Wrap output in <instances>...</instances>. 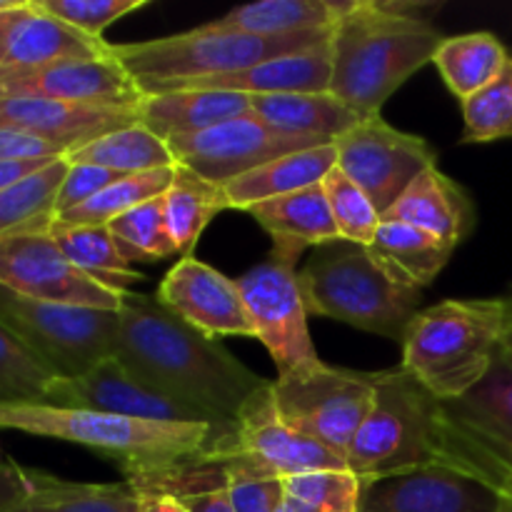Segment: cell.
<instances>
[{
  "instance_id": "obj_27",
  "label": "cell",
  "mask_w": 512,
  "mask_h": 512,
  "mask_svg": "<svg viewBox=\"0 0 512 512\" xmlns=\"http://www.w3.org/2000/svg\"><path fill=\"white\" fill-rule=\"evenodd\" d=\"M335 165H338L335 145H318V148L298 150V153L270 160L223 185L228 208L250 210L265 200L283 198V195L323 183V178Z\"/></svg>"
},
{
  "instance_id": "obj_52",
  "label": "cell",
  "mask_w": 512,
  "mask_h": 512,
  "mask_svg": "<svg viewBox=\"0 0 512 512\" xmlns=\"http://www.w3.org/2000/svg\"><path fill=\"white\" fill-rule=\"evenodd\" d=\"M20 0H0V10H8V8H13V5H18Z\"/></svg>"
},
{
  "instance_id": "obj_38",
  "label": "cell",
  "mask_w": 512,
  "mask_h": 512,
  "mask_svg": "<svg viewBox=\"0 0 512 512\" xmlns=\"http://www.w3.org/2000/svg\"><path fill=\"white\" fill-rule=\"evenodd\" d=\"M55 375L0 323V403H48Z\"/></svg>"
},
{
  "instance_id": "obj_11",
  "label": "cell",
  "mask_w": 512,
  "mask_h": 512,
  "mask_svg": "<svg viewBox=\"0 0 512 512\" xmlns=\"http://www.w3.org/2000/svg\"><path fill=\"white\" fill-rule=\"evenodd\" d=\"M300 255L273 248L260 265L238 278L255 338L268 348L278 378H293L323 365L310 340L308 308L298 283Z\"/></svg>"
},
{
  "instance_id": "obj_53",
  "label": "cell",
  "mask_w": 512,
  "mask_h": 512,
  "mask_svg": "<svg viewBox=\"0 0 512 512\" xmlns=\"http://www.w3.org/2000/svg\"><path fill=\"white\" fill-rule=\"evenodd\" d=\"M500 493H512V480H510V483H508V485H505V488H503V490H500Z\"/></svg>"
},
{
  "instance_id": "obj_50",
  "label": "cell",
  "mask_w": 512,
  "mask_h": 512,
  "mask_svg": "<svg viewBox=\"0 0 512 512\" xmlns=\"http://www.w3.org/2000/svg\"><path fill=\"white\" fill-rule=\"evenodd\" d=\"M500 300H503V305H505V333H503V345L510 350V355H512V283L508 285V290H505V293L500 295Z\"/></svg>"
},
{
  "instance_id": "obj_5",
  "label": "cell",
  "mask_w": 512,
  "mask_h": 512,
  "mask_svg": "<svg viewBox=\"0 0 512 512\" xmlns=\"http://www.w3.org/2000/svg\"><path fill=\"white\" fill-rule=\"evenodd\" d=\"M500 298L443 300L418 310L403 338L400 368L438 400H453L480 383L503 343Z\"/></svg>"
},
{
  "instance_id": "obj_19",
  "label": "cell",
  "mask_w": 512,
  "mask_h": 512,
  "mask_svg": "<svg viewBox=\"0 0 512 512\" xmlns=\"http://www.w3.org/2000/svg\"><path fill=\"white\" fill-rule=\"evenodd\" d=\"M155 298L173 315L200 330L208 338L245 335L255 338L238 280H230L220 270L210 268L193 255L180 258L158 285Z\"/></svg>"
},
{
  "instance_id": "obj_47",
  "label": "cell",
  "mask_w": 512,
  "mask_h": 512,
  "mask_svg": "<svg viewBox=\"0 0 512 512\" xmlns=\"http://www.w3.org/2000/svg\"><path fill=\"white\" fill-rule=\"evenodd\" d=\"M135 493H138V512H190L183 500L170 493H145V490Z\"/></svg>"
},
{
  "instance_id": "obj_15",
  "label": "cell",
  "mask_w": 512,
  "mask_h": 512,
  "mask_svg": "<svg viewBox=\"0 0 512 512\" xmlns=\"http://www.w3.org/2000/svg\"><path fill=\"white\" fill-rule=\"evenodd\" d=\"M233 455L253 460L278 478L320 473V470H348V463L338 453L280 420L275 410L273 380L248 400L235 423L233 438L218 445L220 460Z\"/></svg>"
},
{
  "instance_id": "obj_37",
  "label": "cell",
  "mask_w": 512,
  "mask_h": 512,
  "mask_svg": "<svg viewBox=\"0 0 512 512\" xmlns=\"http://www.w3.org/2000/svg\"><path fill=\"white\" fill-rule=\"evenodd\" d=\"M108 230L130 265L160 263L170 255H178L170 238L168 220H165V195L145 200L138 208L118 215L110 220Z\"/></svg>"
},
{
  "instance_id": "obj_13",
  "label": "cell",
  "mask_w": 512,
  "mask_h": 512,
  "mask_svg": "<svg viewBox=\"0 0 512 512\" xmlns=\"http://www.w3.org/2000/svg\"><path fill=\"white\" fill-rule=\"evenodd\" d=\"M0 285L25 298L110 313H118L123 298V293H113L80 273L58 248L50 230L0 238Z\"/></svg>"
},
{
  "instance_id": "obj_48",
  "label": "cell",
  "mask_w": 512,
  "mask_h": 512,
  "mask_svg": "<svg viewBox=\"0 0 512 512\" xmlns=\"http://www.w3.org/2000/svg\"><path fill=\"white\" fill-rule=\"evenodd\" d=\"M60 160V158H58ZM55 163V160H28V163H0V190L10 188V185L20 183L28 175L38 173L45 165Z\"/></svg>"
},
{
  "instance_id": "obj_3",
  "label": "cell",
  "mask_w": 512,
  "mask_h": 512,
  "mask_svg": "<svg viewBox=\"0 0 512 512\" xmlns=\"http://www.w3.org/2000/svg\"><path fill=\"white\" fill-rule=\"evenodd\" d=\"M0 430H18L93 450L118 465L128 483L173 473L203 455L218 453L220 440H228L210 425L153 423L50 403H0Z\"/></svg>"
},
{
  "instance_id": "obj_29",
  "label": "cell",
  "mask_w": 512,
  "mask_h": 512,
  "mask_svg": "<svg viewBox=\"0 0 512 512\" xmlns=\"http://www.w3.org/2000/svg\"><path fill=\"white\" fill-rule=\"evenodd\" d=\"M508 60L510 53L503 40L488 30L450 35L433 55V65L460 103L493 83Z\"/></svg>"
},
{
  "instance_id": "obj_18",
  "label": "cell",
  "mask_w": 512,
  "mask_h": 512,
  "mask_svg": "<svg viewBox=\"0 0 512 512\" xmlns=\"http://www.w3.org/2000/svg\"><path fill=\"white\" fill-rule=\"evenodd\" d=\"M0 98H48L95 108H138L145 98L115 55L0 73Z\"/></svg>"
},
{
  "instance_id": "obj_54",
  "label": "cell",
  "mask_w": 512,
  "mask_h": 512,
  "mask_svg": "<svg viewBox=\"0 0 512 512\" xmlns=\"http://www.w3.org/2000/svg\"><path fill=\"white\" fill-rule=\"evenodd\" d=\"M0 463H3V453H0Z\"/></svg>"
},
{
  "instance_id": "obj_9",
  "label": "cell",
  "mask_w": 512,
  "mask_h": 512,
  "mask_svg": "<svg viewBox=\"0 0 512 512\" xmlns=\"http://www.w3.org/2000/svg\"><path fill=\"white\" fill-rule=\"evenodd\" d=\"M0 323L58 380L113 358L118 313L25 298L0 285Z\"/></svg>"
},
{
  "instance_id": "obj_10",
  "label": "cell",
  "mask_w": 512,
  "mask_h": 512,
  "mask_svg": "<svg viewBox=\"0 0 512 512\" xmlns=\"http://www.w3.org/2000/svg\"><path fill=\"white\" fill-rule=\"evenodd\" d=\"M375 393V373L318 365L303 375L273 380L275 410L298 433L348 458ZM348 463V460H345Z\"/></svg>"
},
{
  "instance_id": "obj_24",
  "label": "cell",
  "mask_w": 512,
  "mask_h": 512,
  "mask_svg": "<svg viewBox=\"0 0 512 512\" xmlns=\"http://www.w3.org/2000/svg\"><path fill=\"white\" fill-rule=\"evenodd\" d=\"M250 98L253 95L233 90H170L145 95L138 105V123L163 140L193 135L250 113Z\"/></svg>"
},
{
  "instance_id": "obj_20",
  "label": "cell",
  "mask_w": 512,
  "mask_h": 512,
  "mask_svg": "<svg viewBox=\"0 0 512 512\" xmlns=\"http://www.w3.org/2000/svg\"><path fill=\"white\" fill-rule=\"evenodd\" d=\"M138 123V108H95L48 98H0V125L25 130L65 150H73Z\"/></svg>"
},
{
  "instance_id": "obj_2",
  "label": "cell",
  "mask_w": 512,
  "mask_h": 512,
  "mask_svg": "<svg viewBox=\"0 0 512 512\" xmlns=\"http://www.w3.org/2000/svg\"><path fill=\"white\" fill-rule=\"evenodd\" d=\"M423 5L350 0L330 38V93L360 118L380 115L390 95L433 63L445 35L420 15Z\"/></svg>"
},
{
  "instance_id": "obj_23",
  "label": "cell",
  "mask_w": 512,
  "mask_h": 512,
  "mask_svg": "<svg viewBox=\"0 0 512 512\" xmlns=\"http://www.w3.org/2000/svg\"><path fill=\"white\" fill-rule=\"evenodd\" d=\"M330 75H333V53H330V43H325L305 53L265 60L238 73L180 83L170 90H233V93L245 95L330 93Z\"/></svg>"
},
{
  "instance_id": "obj_22",
  "label": "cell",
  "mask_w": 512,
  "mask_h": 512,
  "mask_svg": "<svg viewBox=\"0 0 512 512\" xmlns=\"http://www.w3.org/2000/svg\"><path fill=\"white\" fill-rule=\"evenodd\" d=\"M383 220L415 225L458 248L475 228V203L468 190L435 165L408 185Z\"/></svg>"
},
{
  "instance_id": "obj_16",
  "label": "cell",
  "mask_w": 512,
  "mask_h": 512,
  "mask_svg": "<svg viewBox=\"0 0 512 512\" xmlns=\"http://www.w3.org/2000/svg\"><path fill=\"white\" fill-rule=\"evenodd\" d=\"M50 405L60 408L95 410V413L123 415L135 420H153V423H193L210 425L223 438L235 435V430H225L208 415L170 400L168 395L158 393L143 380L135 378L123 363L115 358L103 360L80 378L55 380L48 395Z\"/></svg>"
},
{
  "instance_id": "obj_45",
  "label": "cell",
  "mask_w": 512,
  "mask_h": 512,
  "mask_svg": "<svg viewBox=\"0 0 512 512\" xmlns=\"http://www.w3.org/2000/svg\"><path fill=\"white\" fill-rule=\"evenodd\" d=\"M30 493V468L0 463V510L13 508Z\"/></svg>"
},
{
  "instance_id": "obj_12",
  "label": "cell",
  "mask_w": 512,
  "mask_h": 512,
  "mask_svg": "<svg viewBox=\"0 0 512 512\" xmlns=\"http://www.w3.org/2000/svg\"><path fill=\"white\" fill-rule=\"evenodd\" d=\"M333 145L338 168L368 195L380 218L418 175L438 165L428 140L393 128L380 115L363 118Z\"/></svg>"
},
{
  "instance_id": "obj_51",
  "label": "cell",
  "mask_w": 512,
  "mask_h": 512,
  "mask_svg": "<svg viewBox=\"0 0 512 512\" xmlns=\"http://www.w3.org/2000/svg\"><path fill=\"white\" fill-rule=\"evenodd\" d=\"M500 512H512V493H500Z\"/></svg>"
},
{
  "instance_id": "obj_32",
  "label": "cell",
  "mask_w": 512,
  "mask_h": 512,
  "mask_svg": "<svg viewBox=\"0 0 512 512\" xmlns=\"http://www.w3.org/2000/svg\"><path fill=\"white\" fill-rule=\"evenodd\" d=\"M50 235L80 273L113 293H125L130 285L145 280V275L123 258L108 225H60L53 220Z\"/></svg>"
},
{
  "instance_id": "obj_4",
  "label": "cell",
  "mask_w": 512,
  "mask_h": 512,
  "mask_svg": "<svg viewBox=\"0 0 512 512\" xmlns=\"http://www.w3.org/2000/svg\"><path fill=\"white\" fill-rule=\"evenodd\" d=\"M330 38L333 28L293 35H253L223 28L210 20L188 33L113 45V55L143 95H155L190 80L218 78L253 68L265 60L305 53L330 43Z\"/></svg>"
},
{
  "instance_id": "obj_33",
  "label": "cell",
  "mask_w": 512,
  "mask_h": 512,
  "mask_svg": "<svg viewBox=\"0 0 512 512\" xmlns=\"http://www.w3.org/2000/svg\"><path fill=\"white\" fill-rule=\"evenodd\" d=\"M223 210H228L223 185L210 183L193 170L175 165V178L165 193V220L175 253L188 258L210 220Z\"/></svg>"
},
{
  "instance_id": "obj_34",
  "label": "cell",
  "mask_w": 512,
  "mask_h": 512,
  "mask_svg": "<svg viewBox=\"0 0 512 512\" xmlns=\"http://www.w3.org/2000/svg\"><path fill=\"white\" fill-rule=\"evenodd\" d=\"M68 163H88L98 168L115 170L120 175L148 173V170L175 168V158L170 153L168 140L150 133L145 125L135 123L128 128L113 130L83 148L68 155Z\"/></svg>"
},
{
  "instance_id": "obj_17",
  "label": "cell",
  "mask_w": 512,
  "mask_h": 512,
  "mask_svg": "<svg viewBox=\"0 0 512 512\" xmlns=\"http://www.w3.org/2000/svg\"><path fill=\"white\" fill-rule=\"evenodd\" d=\"M358 512H500V493L450 465L363 480Z\"/></svg>"
},
{
  "instance_id": "obj_43",
  "label": "cell",
  "mask_w": 512,
  "mask_h": 512,
  "mask_svg": "<svg viewBox=\"0 0 512 512\" xmlns=\"http://www.w3.org/2000/svg\"><path fill=\"white\" fill-rule=\"evenodd\" d=\"M120 178H123V175L115 173V170L98 168V165L88 163H70L68 173H65L63 178V185H60L58 190V198H55V218H58L60 213H68V210L88 203L90 198L103 193L108 185H113L115 180Z\"/></svg>"
},
{
  "instance_id": "obj_8",
  "label": "cell",
  "mask_w": 512,
  "mask_h": 512,
  "mask_svg": "<svg viewBox=\"0 0 512 512\" xmlns=\"http://www.w3.org/2000/svg\"><path fill=\"white\" fill-rule=\"evenodd\" d=\"M440 465L498 493L512 480V355L503 343L475 388L440 400Z\"/></svg>"
},
{
  "instance_id": "obj_7",
  "label": "cell",
  "mask_w": 512,
  "mask_h": 512,
  "mask_svg": "<svg viewBox=\"0 0 512 512\" xmlns=\"http://www.w3.org/2000/svg\"><path fill=\"white\" fill-rule=\"evenodd\" d=\"M345 460L360 480L440 465V400L400 365L375 373L373 403Z\"/></svg>"
},
{
  "instance_id": "obj_35",
  "label": "cell",
  "mask_w": 512,
  "mask_h": 512,
  "mask_svg": "<svg viewBox=\"0 0 512 512\" xmlns=\"http://www.w3.org/2000/svg\"><path fill=\"white\" fill-rule=\"evenodd\" d=\"M68 165V160L60 158L20 183L0 190V238L28 230H50L55 220V198Z\"/></svg>"
},
{
  "instance_id": "obj_1",
  "label": "cell",
  "mask_w": 512,
  "mask_h": 512,
  "mask_svg": "<svg viewBox=\"0 0 512 512\" xmlns=\"http://www.w3.org/2000/svg\"><path fill=\"white\" fill-rule=\"evenodd\" d=\"M113 358L158 393L225 430H235L248 400L270 380L245 368L220 340L190 328L155 295L125 290Z\"/></svg>"
},
{
  "instance_id": "obj_49",
  "label": "cell",
  "mask_w": 512,
  "mask_h": 512,
  "mask_svg": "<svg viewBox=\"0 0 512 512\" xmlns=\"http://www.w3.org/2000/svg\"><path fill=\"white\" fill-rule=\"evenodd\" d=\"M25 0H20L18 5H13V8L8 10H0V68H3V58H5V43H8V33H10V25H13L15 20V13H18L20 8H23Z\"/></svg>"
},
{
  "instance_id": "obj_42",
  "label": "cell",
  "mask_w": 512,
  "mask_h": 512,
  "mask_svg": "<svg viewBox=\"0 0 512 512\" xmlns=\"http://www.w3.org/2000/svg\"><path fill=\"white\" fill-rule=\"evenodd\" d=\"M40 10L73 25L80 33L103 40V33L123 15L143 8L145 0H35Z\"/></svg>"
},
{
  "instance_id": "obj_14",
  "label": "cell",
  "mask_w": 512,
  "mask_h": 512,
  "mask_svg": "<svg viewBox=\"0 0 512 512\" xmlns=\"http://www.w3.org/2000/svg\"><path fill=\"white\" fill-rule=\"evenodd\" d=\"M168 145L175 165L193 170L210 183L225 185L270 160L323 143L278 133L255 113H245L200 133L170 138Z\"/></svg>"
},
{
  "instance_id": "obj_21",
  "label": "cell",
  "mask_w": 512,
  "mask_h": 512,
  "mask_svg": "<svg viewBox=\"0 0 512 512\" xmlns=\"http://www.w3.org/2000/svg\"><path fill=\"white\" fill-rule=\"evenodd\" d=\"M110 55H113L110 43L80 33L73 25L40 10L35 0H25L10 25L0 73L35 70L68 60L110 58Z\"/></svg>"
},
{
  "instance_id": "obj_46",
  "label": "cell",
  "mask_w": 512,
  "mask_h": 512,
  "mask_svg": "<svg viewBox=\"0 0 512 512\" xmlns=\"http://www.w3.org/2000/svg\"><path fill=\"white\" fill-rule=\"evenodd\" d=\"M185 503V508L190 512H235L233 500H230L228 485L223 488H210L200 490V493H190L180 498Z\"/></svg>"
},
{
  "instance_id": "obj_41",
  "label": "cell",
  "mask_w": 512,
  "mask_h": 512,
  "mask_svg": "<svg viewBox=\"0 0 512 512\" xmlns=\"http://www.w3.org/2000/svg\"><path fill=\"white\" fill-rule=\"evenodd\" d=\"M235 512H278L285 503L283 478L268 473L243 455L223 460Z\"/></svg>"
},
{
  "instance_id": "obj_44",
  "label": "cell",
  "mask_w": 512,
  "mask_h": 512,
  "mask_svg": "<svg viewBox=\"0 0 512 512\" xmlns=\"http://www.w3.org/2000/svg\"><path fill=\"white\" fill-rule=\"evenodd\" d=\"M65 150L25 130L0 125V163H28V160H58Z\"/></svg>"
},
{
  "instance_id": "obj_30",
  "label": "cell",
  "mask_w": 512,
  "mask_h": 512,
  "mask_svg": "<svg viewBox=\"0 0 512 512\" xmlns=\"http://www.w3.org/2000/svg\"><path fill=\"white\" fill-rule=\"evenodd\" d=\"M0 512H138L133 485L70 483L30 468V493L13 508Z\"/></svg>"
},
{
  "instance_id": "obj_26",
  "label": "cell",
  "mask_w": 512,
  "mask_h": 512,
  "mask_svg": "<svg viewBox=\"0 0 512 512\" xmlns=\"http://www.w3.org/2000/svg\"><path fill=\"white\" fill-rule=\"evenodd\" d=\"M250 113L258 115L278 133L308 138L323 145H333L340 135L363 120L333 93L253 95Z\"/></svg>"
},
{
  "instance_id": "obj_31",
  "label": "cell",
  "mask_w": 512,
  "mask_h": 512,
  "mask_svg": "<svg viewBox=\"0 0 512 512\" xmlns=\"http://www.w3.org/2000/svg\"><path fill=\"white\" fill-rule=\"evenodd\" d=\"M350 3L343 0H260L238 5L213 23L253 35H293L335 28Z\"/></svg>"
},
{
  "instance_id": "obj_25",
  "label": "cell",
  "mask_w": 512,
  "mask_h": 512,
  "mask_svg": "<svg viewBox=\"0 0 512 512\" xmlns=\"http://www.w3.org/2000/svg\"><path fill=\"white\" fill-rule=\"evenodd\" d=\"M248 213L273 238V248L288 250V253L300 255L310 245L323 248L340 240L323 183L283 195V198L265 200L250 208Z\"/></svg>"
},
{
  "instance_id": "obj_36",
  "label": "cell",
  "mask_w": 512,
  "mask_h": 512,
  "mask_svg": "<svg viewBox=\"0 0 512 512\" xmlns=\"http://www.w3.org/2000/svg\"><path fill=\"white\" fill-rule=\"evenodd\" d=\"M173 178L175 168H160L148 170V173L123 175V178L115 180L113 185H108L103 193L90 198L88 203L78 205V208L68 210V213H60L58 218H55V223L95 225V228H98V225H108L110 220L128 213V210L138 208L145 200H153L158 198V195L168 193Z\"/></svg>"
},
{
  "instance_id": "obj_39",
  "label": "cell",
  "mask_w": 512,
  "mask_h": 512,
  "mask_svg": "<svg viewBox=\"0 0 512 512\" xmlns=\"http://www.w3.org/2000/svg\"><path fill=\"white\" fill-rule=\"evenodd\" d=\"M463 120V143L512 138V55L493 83L463 100Z\"/></svg>"
},
{
  "instance_id": "obj_6",
  "label": "cell",
  "mask_w": 512,
  "mask_h": 512,
  "mask_svg": "<svg viewBox=\"0 0 512 512\" xmlns=\"http://www.w3.org/2000/svg\"><path fill=\"white\" fill-rule=\"evenodd\" d=\"M298 283L308 313L398 343H403L418 315L420 290L395 283L363 245L345 240L315 250L305 268L298 270Z\"/></svg>"
},
{
  "instance_id": "obj_28",
  "label": "cell",
  "mask_w": 512,
  "mask_h": 512,
  "mask_svg": "<svg viewBox=\"0 0 512 512\" xmlns=\"http://www.w3.org/2000/svg\"><path fill=\"white\" fill-rule=\"evenodd\" d=\"M365 250L395 283L423 290L433 285L435 278L443 273L455 248L415 225L380 220L378 233Z\"/></svg>"
},
{
  "instance_id": "obj_40",
  "label": "cell",
  "mask_w": 512,
  "mask_h": 512,
  "mask_svg": "<svg viewBox=\"0 0 512 512\" xmlns=\"http://www.w3.org/2000/svg\"><path fill=\"white\" fill-rule=\"evenodd\" d=\"M323 190L335 225H338L340 240L368 248L383 220L368 195L338 165L323 178Z\"/></svg>"
}]
</instances>
